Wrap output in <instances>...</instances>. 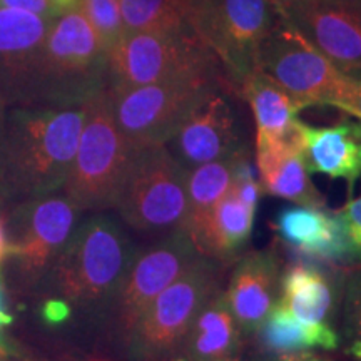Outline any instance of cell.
<instances>
[{"instance_id":"6da1fadb","label":"cell","mask_w":361,"mask_h":361,"mask_svg":"<svg viewBox=\"0 0 361 361\" xmlns=\"http://www.w3.org/2000/svg\"><path fill=\"white\" fill-rule=\"evenodd\" d=\"M85 104L8 107L0 141V188L20 202L62 191L74 164Z\"/></svg>"},{"instance_id":"7a4b0ae2","label":"cell","mask_w":361,"mask_h":361,"mask_svg":"<svg viewBox=\"0 0 361 361\" xmlns=\"http://www.w3.org/2000/svg\"><path fill=\"white\" fill-rule=\"evenodd\" d=\"M135 256L128 234L111 216L96 213L78 224L47 278L67 319L72 311L112 303Z\"/></svg>"},{"instance_id":"3957f363","label":"cell","mask_w":361,"mask_h":361,"mask_svg":"<svg viewBox=\"0 0 361 361\" xmlns=\"http://www.w3.org/2000/svg\"><path fill=\"white\" fill-rule=\"evenodd\" d=\"M107 89V54L84 13L54 19L35 78L32 107L84 106Z\"/></svg>"},{"instance_id":"277c9868","label":"cell","mask_w":361,"mask_h":361,"mask_svg":"<svg viewBox=\"0 0 361 361\" xmlns=\"http://www.w3.org/2000/svg\"><path fill=\"white\" fill-rule=\"evenodd\" d=\"M134 152L117 128L109 92L99 90L85 102L82 134L62 192L82 213L114 209Z\"/></svg>"},{"instance_id":"5b68a950","label":"cell","mask_w":361,"mask_h":361,"mask_svg":"<svg viewBox=\"0 0 361 361\" xmlns=\"http://www.w3.org/2000/svg\"><path fill=\"white\" fill-rule=\"evenodd\" d=\"M229 266L200 256L171 286L147 306L126 348L135 361H171L178 356L184 336L206 301L224 286Z\"/></svg>"},{"instance_id":"8992f818","label":"cell","mask_w":361,"mask_h":361,"mask_svg":"<svg viewBox=\"0 0 361 361\" xmlns=\"http://www.w3.org/2000/svg\"><path fill=\"white\" fill-rule=\"evenodd\" d=\"M224 82L223 72H209L107 92L117 128L137 151L168 142L202 99Z\"/></svg>"},{"instance_id":"52a82bcc","label":"cell","mask_w":361,"mask_h":361,"mask_svg":"<svg viewBox=\"0 0 361 361\" xmlns=\"http://www.w3.org/2000/svg\"><path fill=\"white\" fill-rule=\"evenodd\" d=\"M114 209L129 228L144 234L186 229V169L164 144L134 152Z\"/></svg>"},{"instance_id":"ba28073f","label":"cell","mask_w":361,"mask_h":361,"mask_svg":"<svg viewBox=\"0 0 361 361\" xmlns=\"http://www.w3.org/2000/svg\"><path fill=\"white\" fill-rule=\"evenodd\" d=\"M276 17L278 8L271 0L194 2V32L213 52L236 94L241 84L258 71L259 47Z\"/></svg>"},{"instance_id":"9c48e42d","label":"cell","mask_w":361,"mask_h":361,"mask_svg":"<svg viewBox=\"0 0 361 361\" xmlns=\"http://www.w3.org/2000/svg\"><path fill=\"white\" fill-rule=\"evenodd\" d=\"M258 71L286 90L303 109L335 107L350 87L345 74L278 12L258 54Z\"/></svg>"},{"instance_id":"30bf717a","label":"cell","mask_w":361,"mask_h":361,"mask_svg":"<svg viewBox=\"0 0 361 361\" xmlns=\"http://www.w3.org/2000/svg\"><path fill=\"white\" fill-rule=\"evenodd\" d=\"M223 72L196 32H126L107 52V89Z\"/></svg>"},{"instance_id":"8fae6325","label":"cell","mask_w":361,"mask_h":361,"mask_svg":"<svg viewBox=\"0 0 361 361\" xmlns=\"http://www.w3.org/2000/svg\"><path fill=\"white\" fill-rule=\"evenodd\" d=\"M80 214L82 211L64 192L20 201L8 209L7 258L22 283L32 286L47 278L78 228Z\"/></svg>"},{"instance_id":"7c38bea8","label":"cell","mask_w":361,"mask_h":361,"mask_svg":"<svg viewBox=\"0 0 361 361\" xmlns=\"http://www.w3.org/2000/svg\"><path fill=\"white\" fill-rule=\"evenodd\" d=\"M186 229L159 236L156 243L135 251L128 273L111 303L117 331L129 336L147 306L200 258Z\"/></svg>"},{"instance_id":"4fadbf2b","label":"cell","mask_w":361,"mask_h":361,"mask_svg":"<svg viewBox=\"0 0 361 361\" xmlns=\"http://www.w3.org/2000/svg\"><path fill=\"white\" fill-rule=\"evenodd\" d=\"M239 101L238 94L224 82L202 99L184 119L164 144L184 169L228 159L251 149L239 112Z\"/></svg>"},{"instance_id":"5bb4252c","label":"cell","mask_w":361,"mask_h":361,"mask_svg":"<svg viewBox=\"0 0 361 361\" xmlns=\"http://www.w3.org/2000/svg\"><path fill=\"white\" fill-rule=\"evenodd\" d=\"M276 8L338 69L361 75V0H300Z\"/></svg>"},{"instance_id":"9a60e30c","label":"cell","mask_w":361,"mask_h":361,"mask_svg":"<svg viewBox=\"0 0 361 361\" xmlns=\"http://www.w3.org/2000/svg\"><path fill=\"white\" fill-rule=\"evenodd\" d=\"M54 19L0 8V97L7 107H32L35 78Z\"/></svg>"},{"instance_id":"2e32d148","label":"cell","mask_w":361,"mask_h":361,"mask_svg":"<svg viewBox=\"0 0 361 361\" xmlns=\"http://www.w3.org/2000/svg\"><path fill=\"white\" fill-rule=\"evenodd\" d=\"M346 268L296 256L283 266L276 303L306 324H333L340 318Z\"/></svg>"},{"instance_id":"e0dca14e","label":"cell","mask_w":361,"mask_h":361,"mask_svg":"<svg viewBox=\"0 0 361 361\" xmlns=\"http://www.w3.org/2000/svg\"><path fill=\"white\" fill-rule=\"evenodd\" d=\"M271 229L281 243L298 256L322 263L351 268L348 236L338 211L313 206H290L279 211Z\"/></svg>"},{"instance_id":"ac0fdd59","label":"cell","mask_w":361,"mask_h":361,"mask_svg":"<svg viewBox=\"0 0 361 361\" xmlns=\"http://www.w3.org/2000/svg\"><path fill=\"white\" fill-rule=\"evenodd\" d=\"M283 266L276 247L246 251L231 264L224 293L245 338H251L276 305Z\"/></svg>"},{"instance_id":"d6986e66","label":"cell","mask_w":361,"mask_h":361,"mask_svg":"<svg viewBox=\"0 0 361 361\" xmlns=\"http://www.w3.org/2000/svg\"><path fill=\"white\" fill-rule=\"evenodd\" d=\"M255 164L263 194L298 206L326 207V200L310 179L298 126L286 139H256Z\"/></svg>"},{"instance_id":"ffe728a7","label":"cell","mask_w":361,"mask_h":361,"mask_svg":"<svg viewBox=\"0 0 361 361\" xmlns=\"http://www.w3.org/2000/svg\"><path fill=\"white\" fill-rule=\"evenodd\" d=\"M298 133L310 173L346 180L351 197L361 178V121H343L324 128L300 121Z\"/></svg>"},{"instance_id":"44dd1931","label":"cell","mask_w":361,"mask_h":361,"mask_svg":"<svg viewBox=\"0 0 361 361\" xmlns=\"http://www.w3.org/2000/svg\"><path fill=\"white\" fill-rule=\"evenodd\" d=\"M256 209L238 200L231 189L204 218L189 226L186 231L200 255L231 268L250 247Z\"/></svg>"},{"instance_id":"7402d4cb","label":"cell","mask_w":361,"mask_h":361,"mask_svg":"<svg viewBox=\"0 0 361 361\" xmlns=\"http://www.w3.org/2000/svg\"><path fill=\"white\" fill-rule=\"evenodd\" d=\"M245 340L226 300L224 286H221L194 318L176 358L183 361H238L245 348Z\"/></svg>"},{"instance_id":"603a6c76","label":"cell","mask_w":361,"mask_h":361,"mask_svg":"<svg viewBox=\"0 0 361 361\" xmlns=\"http://www.w3.org/2000/svg\"><path fill=\"white\" fill-rule=\"evenodd\" d=\"M259 353H300V351L340 350V331L333 324H306L278 303L252 333Z\"/></svg>"},{"instance_id":"cb8c5ba5","label":"cell","mask_w":361,"mask_h":361,"mask_svg":"<svg viewBox=\"0 0 361 361\" xmlns=\"http://www.w3.org/2000/svg\"><path fill=\"white\" fill-rule=\"evenodd\" d=\"M238 97L247 102L256 123V139H286L295 134L303 107L273 79L256 71L238 89Z\"/></svg>"},{"instance_id":"d4e9b609","label":"cell","mask_w":361,"mask_h":361,"mask_svg":"<svg viewBox=\"0 0 361 361\" xmlns=\"http://www.w3.org/2000/svg\"><path fill=\"white\" fill-rule=\"evenodd\" d=\"M196 0H119L126 32H194Z\"/></svg>"},{"instance_id":"484cf974","label":"cell","mask_w":361,"mask_h":361,"mask_svg":"<svg viewBox=\"0 0 361 361\" xmlns=\"http://www.w3.org/2000/svg\"><path fill=\"white\" fill-rule=\"evenodd\" d=\"M239 156V154H238ZM238 156L206 162L186 171V192L189 216L186 229L209 213L233 189L234 164Z\"/></svg>"},{"instance_id":"4316f807","label":"cell","mask_w":361,"mask_h":361,"mask_svg":"<svg viewBox=\"0 0 361 361\" xmlns=\"http://www.w3.org/2000/svg\"><path fill=\"white\" fill-rule=\"evenodd\" d=\"M340 350L353 361H361V266L346 268L340 310Z\"/></svg>"},{"instance_id":"83f0119b","label":"cell","mask_w":361,"mask_h":361,"mask_svg":"<svg viewBox=\"0 0 361 361\" xmlns=\"http://www.w3.org/2000/svg\"><path fill=\"white\" fill-rule=\"evenodd\" d=\"M79 11L84 13L106 54L126 34L121 19L119 0H79Z\"/></svg>"},{"instance_id":"f1b7e54d","label":"cell","mask_w":361,"mask_h":361,"mask_svg":"<svg viewBox=\"0 0 361 361\" xmlns=\"http://www.w3.org/2000/svg\"><path fill=\"white\" fill-rule=\"evenodd\" d=\"M0 6L30 12L47 19H57L67 12L78 11L79 0H0Z\"/></svg>"},{"instance_id":"f546056e","label":"cell","mask_w":361,"mask_h":361,"mask_svg":"<svg viewBox=\"0 0 361 361\" xmlns=\"http://www.w3.org/2000/svg\"><path fill=\"white\" fill-rule=\"evenodd\" d=\"M338 213L341 216L348 236L353 266H361V196L350 197Z\"/></svg>"},{"instance_id":"4dcf8cb0","label":"cell","mask_w":361,"mask_h":361,"mask_svg":"<svg viewBox=\"0 0 361 361\" xmlns=\"http://www.w3.org/2000/svg\"><path fill=\"white\" fill-rule=\"evenodd\" d=\"M336 109L361 121V75H353L350 87L336 106Z\"/></svg>"},{"instance_id":"1f68e13d","label":"cell","mask_w":361,"mask_h":361,"mask_svg":"<svg viewBox=\"0 0 361 361\" xmlns=\"http://www.w3.org/2000/svg\"><path fill=\"white\" fill-rule=\"evenodd\" d=\"M252 361H341L335 356L316 353V351H300V353H258Z\"/></svg>"},{"instance_id":"d6a6232c","label":"cell","mask_w":361,"mask_h":361,"mask_svg":"<svg viewBox=\"0 0 361 361\" xmlns=\"http://www.w3.org/2000/svg\"><path fill=\"white\" fill-rule=\"evenodd\" d=\"M13 323V316L8 313L7 306H6V300H4V293H2V286H0V350L2 351H8L6 341H4V329L7 326H11Z\"/></svg>"},{"instance_id":"836d02e7","label":"cell","mask_w":361,"mask_h":361,"mask_svg":"<svg viewBox=\"0 0 361 361\" xmlns=\"http://www.w3.org/2000/svg\"><path fill=\"white\" fill-rule=\"evenodd\" d=\"M8 204H11V201H8L6 192H4L2 188H0V221H7Z\"/></svg>"},{"instance_id":"e575fe53","label":"cell","mask_w":361,"mask_h":361,"mask_svg":"<svg viewBox=\"0 0 361 361\" xmlns=\"http://www.w3.org/2000/svg\"><path fill=\"white\" fill-rule=\"evenodd\" d=\"M7 109L8 107L4 102V99L0 97V141H2V134H4V126H6V116H7Z\"/></svg>"},{"instance_id":"d590c367","label":"cell","mask_w":361,"mask_h":361,"mask_svg":"<svg viewBox=\"0 0 361 361\" xmlns=\"http://www.w3.org/2000/svg\"><path fill=\"white\" fill-rule=\"evenodd\" d=\"M271 2L274 4V7H284V6H288V4L300 2V0H271Z\"/></svg>"},{"instance_id":"8d00e7d4","label":"cell","mask_w":361,"mask_h":361,"mask_svg":"<svg viewBox=\"0 0 361 361\" xmlns=\"http://www.w3.org/2000/svg\"><path fill=\"white\" fill-rule=\"evenodd\" d=\"M0 361H17V360H13L11 351H0Z\"/></svg>"},{"instance_id":"74e56055","label":"cell","mask_w":361,"mask_h":361,"mask_svg":"<svg viewBox=\"0 0 361 361\" xmlns=\"http://www.w3.org/2000/svg\"><path fill=\"white\" fill-rule=\"evenodd\" d=\"M171 361H183V360H179V358H174V360H171ZM239 361V360H238Z\"/></svg>"}]
</instances>
